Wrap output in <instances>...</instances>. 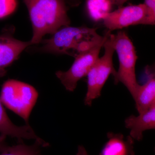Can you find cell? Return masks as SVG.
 <instances>
[{
	"mask_svg": "<svg viewBox=\"0 0 155 155\" xmlns=\"http://www.w3.org/2000/svg\"><path fill=\"white\" fill-rule=\"evenodd\" d=\"M40 146L36 142V144L34 145L20 144L6 146L0 152V155H41L38 148Z\"/></svg>",
	"mask_w": 155,
	"mask_h": 155,
	"instance_id": "cell-14",
	"label": "cell"
},
{
	"mask_svg": "<svg viewBox=\"0 0 155 155\" xmlns=\"http://www.w3.org/2000/svg\"><path fill=\"white\" fill-rule=\"evenodd\" d=\"M138 116L131 115L125 119V126L130 130V136L133 140L140 141L143 132L155 128V104Z\"/></svg>",
	"mask_w": 155,
	"mask_h": 155,
	"instance_id": "cell-10",
	"label": "cell"
},
{
	"mask_svg": "<svg viewBox=\"0 0 155 155\" xmlns=\"http://www.w3.org/2000/svg\"><path fill=\"white\" fill-rule=\"evenodd\" d=\"M114 48L119 60V69L114 76L115 83L123 84L134 98L140 86L135 73L138 57L135 47L127 34L119 31L114 35Z\"/></svg>",
	"mask_w": 155,
	"mask_h": 155,
	"instance_id": "cell-4",
	"label": "cell"
},
{
	"mask_svg": "<svg viewBox=\"0 0 155 155\" xmlns=\"http://www.w3.org/2000/svg\"><path fill=\"white\" fill-rule=\"evenodd\" d=\"M76 155H89L85 148L82 146H79Z\"/></svg>",
	"mask_w": 155,
	"mask_h": 155,
	"instance_id": "cell-18",
	"label": "cell"
},
{
	"mask_svg": "<svg viewBox=\"0 0 155 155\" xmlns=\"http://www.w3.org/2000/svg\"><path fill=\"white\" fill-rule=\"evenodd\" d=\"M0 134L4 137L10 136L19 140H35L42 147L48 146L47 143L38 137L29 125L18 126L9 118L0 98Z\"/></svg>",
	"mask_w": 155,
	"mask_h": 155,
	"instance_id": "cell-9",
	"label": "cell"
},
{
	"mask_svg": "<svg viewBox=\"0 0 155 155\" xmlns=\"http://www.w3.org/2000/svg\"><path fill=\"white\" fill-rule=\"evenodd\" d=\"M27 7L33 29L31 45H38L47 34H54L69 26L68 0H23Z\"/></svg>",
	"mask_w": 155,
	"mask_h": 155,
	"instance_id": "cell-2",
	"label": "cell"
},
{
	"mask_svg": "<svg viewBox=\"0 0 155 155\" xmlns=\"http://www.w3.org/2000/svg\"><path fill=\"white\" fill-rule=\"evenodd\" d=\"M38 97L33 86L13 79L4 82L0 95L3 104L24 119L26 125Z\"/></svg>",
	"mask_w": 155,
	"mask_h": 155,
	"instance_id": "cell-3",
	"label": "cell"
},
{
	"mask_svg": "<svg viewBox=\"0 0 155 155\" xmlns=\"http://www.w3.org/2000/svg\"><path fill=\"white\" fill-rule=\"evenodd\" d=\"M136 108L139 114L149 109L155 104V78L153 73L150 74L147 80L139 88L135 97Z\"/></svg>",
	"mask_w": 155,
	"mask_h": 155,
	"instance_id": "cell-12",
	"label": "cell"
},
{
	"mask_svg": "<svg viewBox=\"0 0 155 155\" xmlns=\"http://www.w3.org/2000/svg\"><path fill=\"white\" fill-rule=\"evenodd\" d=\"M96 28L84 26L62 27L51 38L42 39L39 51L57 54H67L75 58L105 41L110 31L104 36L97 32Z\"/></svg>",
	"mask_w": 155,
	"mask_h": 155,
	"instance_id": "cell-1",
	"label": "cell"
},
{
	"mask_svg": "<svg viewBox=\"0 0 155 155\" xmlns=\"http://www.w3.org/2000/svg\"><path fill=\"white\" fill-rule=\"evenodd\" d=\"M113 3L114 5L118 6L119 8L122 7L123 5L125 2H127L128 0H110ZM69 5L72 6H76L78 5V0H68Z\"/></svg>",
	"mask_w": 155,
	"mask_h": 155,
	"instance_id": "cell-17",
	"label": "cell"
},
{
	"mask_svg": "<svg viewBox=\"0 0 155 155\" xmlns=\"http://www.w3.org/2000/svg\"><path fill=\"white\" fill-rule=\"evenodd\" d=\"M108 140L100 155H134L133 139L123 134L109 133Z\"/></svg>",
	"mask_w": 155,
	"mask_h": 155,
	"instance_id": "cell-11",
	"label": "cell"
},
{
	"mask_svg": "<svg viewBox=\"0 0 155 155\" xmlns=\"http://www.w3.org/2000/svg\"><path fill=\"white\" fill-rule=\"evenodd\" d=\"M146 17V8L144 4L129 5L111 12L103 21L106 28L111 31L129 25L143 24Z\"/></svg>",
	"mask_w": 155,
	"mask_h": 155,
	"instance_id": "cell-7",
	"label": "cell"
},
{
	"mask_svg": "<svg viewBox=\"0 0 155 155\" xmlns=\"http://www.w3.org/2000/svg\"><path fill=\"white\" fill-rule=\"evenodd\" d=\"M17 6V0H0V19H4L13 14Z\"/></svg>",
	"mask_w": 155,
	"mask_h": 155,
	"instance_id": "cell-15",
	"label": "cell"
},
{
	"mask_svg": "<svg viewBox=\"0 0 155 155\" xmlns=\"http://www.w3.org/2000/svg\"><path fill=\"white\" fill-rule=\"evenodd\" d=\"M105 41L75 57L74 63L67 71L56 72V76L67 90L74 91L78 81L87 76L99 58L100 51Z\"/></svg>",
	"mask_w": 155,
	"mask_h": 155,
	"instance_id": "cell-6",
	"label": "cell"
},
{
	"mask_svg": "<svg viewBox=\"0 0 155 155\" xmlns=\"http://www.w3.org/2000/svg\"><path fill=\"white\" fill-rule=\"evenodd\" d=\"M104 54L99 58L91 67L87 76V91L84 98V104L91 106L93 101L101 96L102 90L110 75H116L113 57L114 52V35L110 31L104 46Z\"/></svg>",
	"mask_w": 155,
	"mask_h": 155,
	"instance_id": "cell-5",
	"label": "cell"
},
{
	"mask_svg": "<svg viewBox=\"0 0 155 155\" xmlns=\"http://www.w3.org/2000/svg\"><path fill=\"white\" fill-rule=\"evenodd\" d=\"M5 138L6 137L0 135V152L2 151L7 146L5 144Z\"/></svg>",
	"mask_w": 155,
	"mask_h": 155,
	"instance_id": "cell-19",
	"label": "cell"
},
{
	"mask_svg": "<svg viewBox=\"0 0 155 155\" xmlns=\"http://www.w3.org/2000/svg\"><path fill=\"white\" fill-rule=\"evenodd\" d=\"M146 17L143 24L154 25L155 24V0H145Z\"/></svg>",
	"mask_w": 155,
	"mask_h": 155,
	"instance_id": "cell-16",
	"label": "cell"
},
{
	"mask_svg": "<svg viewBox=\"0 0 155 155\" xmlns=\"http://www.w3.org/2000/svg\"><path fill=\"white\" fill-rule=\"evenodd\" d=\"M14 28L10 27L0 35V78L7 73L6 68L18 58L26 48L31 45L30 41H22L14 38Z\"/></svg>",
	"mask_w": 155,
	"mask_h": 155,
	"instance_id": "cell-8",
	"label": "cell"
},
{
	"mask_svg": "<svg viewBox=\"0 0 155 155\" xmlns=\"http://www.w3.org/2000/svg\"><path fill=\"white\" fill-rule=\"evenodd\" d=\"M110 0H86L87 12L94 21L103 20L110 13L113 6Z\"/></svg>",
	"mask_w": 155,
	"mask_h": 155,
	"instance_id": "cell-13",
	"label": "cell"
}]
</instances>
